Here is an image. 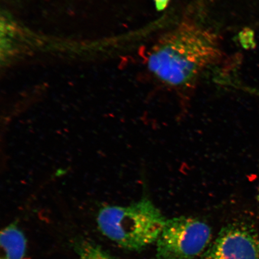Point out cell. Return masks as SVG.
Instances as JSON below:
<instances>
[{
    "instance_id": "obj_1",
    "label": "cell",
    "mask_w": 259,
    "mask_h": 259,
    "mask_svg": "<svg viewBox=\"0 0 259 259\" xmlns=\"http://www.w3.org/2000/svg\"><path fill=\"white\" fill-rule=\"evenodd\" d=\"M220 55L214 34L197 25L183 24L164 35L152 48L148 67L164 83L186 85L214 63Z\"/></svg>"
},
{
    "instance_id": "obj_2",
    "label": "cell",
    "mask_w": 259,
    "mask_h": 259,
    "mask_svg": "<svg viewBox=\"0 0 259 259\" xmlns=\"http://www.w3.org/2000/svg\"><path fill=\"white\" fill-rule=\"evenodd\" d=\"M166 220L147 198L128 206H105L97 218L103 235L119 247L133 251L156 242Z\"/></svg>"
},
{
    "instance_id": "obj_3",
    "label": "cell",
    "mask_w": 259,
    "mask_h": 259,
    "mask_svg": "<svg viewBox=\"0 0 259 259\" xmlns=\"http://www.w3.org/2000/svg\"><path fill=\"white\" fill-rule=\"evenodd\" d=\"M211 229L201 220L187 217L167 220L156 241L157 259H193L205 250Z\"/></svg>"
},
{
    "instance_id": "obj_4",
    "label": "cell",
    "mask_w": 259,
    "mask_h": 259,
    "mask_svg": "<svg viewBox=\"0 0 259 259\" xmlns=\"http://www.w3.org/2000/svg\"><path fill=\"white\" fill-rule=\"evenodd\" d=\"M202 259H259V236L247 223L225 227Z\"/></svg>"
},
{
    "instance_id": "obj_5",
    "label": "cell",
    "mask_w": 259,
    "mask_h": 259,
    "mask_svg": "<svg viewBox=\"0 0 259 259\" xmlns=\"http://www.w3.org/2000/svg\"><path fill=\"white\" fill-rule=\"evenodd\" d=\"M0 245L2 249L0 259L25 258L27 239L17 223H12L2 230Z\"/></svg>"
},
{
    "instance_id": "obj_6",
    "label": "cell",
    "mask_w": 259,
    "mask_h": 259,
    "mask_svg": "<svg viewBox=\"0 0 259 259\" xmlns=\"http://www.w3.org/2000/svg\"><path fill=\"white\" fill-rule=\"evenodd\" d=\"M72 244L79 259H118L88 239H77L73 241Z\"/></svg>"
},
{
    "instance_id": "obj_7",
    "label": "cell",
    "mask_w": 259,
    "mask_h": 259,
    "mask_svg": "<svg viewBox=\"0 0 259 259\" xmlns=\"http://www.w3.org/2000/svg\"><path fill=\"white\" fill-rule=\"evenodd\" d=\"M157 2V5H159V7L163 8V6L166 5L167 0H156Z\"/></svg>"
},
{
    "instance_id": "obj_8",
    "label": "cell",
    "mask_w": 259,
    "mask_h": 259,
    "mask_svg": "<svg viewBox=\"0 0 259 259\" xmlns=\"http://www.w3.org/2000/svg\"><path fill=\"white\" fill-rule=\"evenodd\" d=\"M257 199H258V202L259 203V183H258V188Z\"/></svg>"
}]
</instances>
